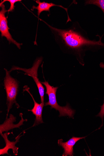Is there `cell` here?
I'll return each mask as SVG.
<instances>
[{"instance_id":"7c38bea8","label":"cell","mask_w":104,"mask_h":156,"mask_svg":"<svg viewBox=\"0 0 104 156\" xmlns=\"http://www.w3.org/2000/svg\"><path fill=\"white\" fill-rule=\"evenodd\" d=\"M21 0H4L0 3V6L2 5L6 2H9L10 4V6L9 9L8 10V13L10 12H13L14 9V4L16 3L19 2H21Z\"/></svg>"},{"instance_id":"3957f363","label":"cell","mask_w":104,"mask_h":156,"mask_svg":"<svg viewBox=\"0 0 104 156\" xmlns=\"http://www.w3.org/2000/svg\"><path fill=\"white\" fill-rule=\"evenodd\" d=\"M6 75L4 80V86L6 90L7 107V113L6 118H8L9 112L12 108L14 104L15 105L17 108L20 106L16 101L17 97L19 90V83L15 79L12 77L10 75L9 72L5 68Z\"/></svg>"},{"instance_id":"30bf717a","label":"cell","mask_w":104,"mask_h":156,"mask_svg":"<svg viewBox=\"0 0 104 156\" xmlns=\"http://www.w3.org/2000/svg\"><path fill=\"white\" fill-rule=\"evenodd\" d=\"M38 4L37 6L34 5L32 7L31 10L34 11V9L38 10V18H39L40 14L43 11L48 12L50 13V9L53 7H58L62 8L64 9L67 13L68 19L66 23L69 21H71L68 15V9L65 8L62 5H56L52 3H48L45 2H41L39 0L35 1Z\"/></svg>"},{"instance_id":"8992f818","label":"cell","mask_w":104,"mask_h":156,"mask_svg":"<svg viewBox=\"0 0 104 156\" xmlns=\"http://www.w3.org/2000/svg\"><path fill=\"white\" fill-rule=\"evenodd\" d=\"M30 88L27 86L23 87V91H27L32 97L34 103V106L33 108L31 110H28V111H31L33 114L36 116L35 121L32 127L38 126L44 122L42 118V113L43 107L44 106V103H41L39 104L37 102L31 93L29 91Z\"/></svg>"},{"instance_id":"4fadbf2b","label":"cell","mask_w":104,"mask_h":156,"mask_svg":"<svg viewBox=\"0 0 104 156\" xmlns=\"http://www.w3.org/2000/svg\"><path fill=\"white\" fill-rule=\"evenodd\" d=\"M97 117H99L101 118L102 120V124L101 127L103 126V120L104 117V103L101 106V110L98 114L96 116Z\"/></svg>"},{"instance_id":"9c48e42d","label":"cell","mask_w":104,"mask_h":156,"mask_svg":"<svg viewBox=\"0 0 104 156\" xmlns=\"http://www.w3.org/2000/svg\"><path fill=\"white\" fill-rule=\"evenodd\" d=\"M86 136L76 137L73 136L66 142H63V139L58 140V144L59 146L62 147L64 149L63 156H73L74 154L73 147L77 142L80 140L84 139Z\"/></svg>"},{"instance_id":"277c9868","label":"cell","mask_w":104,"mask_h":156,"mask_svg":"<svg viewBox=\"0 0 104 156\" xmlns=\"http://www.w3.org/2000/svg\"><path fill=\"white\" fill-rule=\"evenodd\" d=\"M43 58L40 57L37 58L34 62L32 67L29 69L21 68L18 66H13L9 70L10 73L13 70H22L24 72L25 75L32 77L35 82L38 88L41 98V103L44 102V95L45 89L42 83L40 81L38 77V68L42 62Z\"/></svg>"},{"instance_id":"ba28073f","label":"cell","mask_w":104,"mask_h":156,"mask_svg":"<svg viewBox=\"0 0 104 156\" xmlns=\"http://www.w3.org/2000/svg\"><path fill=\"white\" fill-rule=\"evenodd\" d=\"M21 133L16 138L15 141H10L8 139V137L10 133H6L1 134L4 139L6 144L5 147L2 149H0V155L5 154H9L8 151L10 149H12L13 154L16 156L18 154V149L19 148L16 146V145L19 142L20 138L23 135H20Z\"/></svg>"},{"instance_id":"6da1fadb","label":"cell","mask_w":104,"mask_h":156,"mask_svg":"<svg viewBox=\"0 0 104 156\" xmlns=\"http://www.w3.org/2000/svg\"><path fill=\"white\" fill-rule=\"evenodd\" d=\"M38 19L49 27L55 41L62 51L64 53L75 56L79 63L83 66L85 64L84 58L87 51L95 47H104V44L101 41L102 37L99 35L100 39L98 41L90 40L87 32L77 21L73 22L68 28L61 29Z\"/></svg>"},{"instance_id":"7a4b0ae2","label":"cell","mask_w":104,"mask_h":156,"mask_svg":"<svg viewBox=\"0 0 104 156\" xmlns=\"http://www.w3.org/2000/svg\"><path fill=\"white\" fill-rule=\"evenodd\" d=\"M41 83L45 87L46 89V94L48 97L49 101L45 103L44 106L49 105L51 108H54L59 111L60 113L59 117L68 116L69 118H73L75 111L72 109L68 104L65 106H61L58 105L56 97V93L58 87L51 86L48 81L45 80Z\"/></svg>"},{"instance_id":"52a82bcc","label":"cell","mask_w":104,"mask_h":156,"mask_svg":"<svg viewBox=\"0 0 104 156\" xmlns=\"http://www.w3.org/2000/svg\"><path fill=\"white\" fill-rule=\"evenodd\" d=\"M20 116L21 118L20 122L16 124H13V122L16 121V118L12 114H10L9 118H6L4 123L0 125V134H1L4 132H7L10 130L15 128H20L21 126L23 125V122H27V120L24 119L23 117V114L20 113Z\"/></svg>"},{"instance_id":"5bb4252c","label":"cell","mask_w":104,"mask_h":156,"mask_svg":"<svg viewBox=\"0 0 104 156\" xmlns=\"http://www.w3.org/2000/svg\"><path fill=\"white\" fill-rule=\"evenodd\" d=\"M99 66H100V67L101 68L104 69V63H103V62H101L100 63Z\"/></svg>"},{"instance_id":"8fae6325","label":"cell","mask_w":104,"mask_h":156,"mask_svg":"<svg viewBox=\"0 0 104 156\" xmlns=\"http://www.w3.org/2000/svg\"><path fill=\"white\" fill-rule=\"evenodd\" d=\"M84 5H94L100 8L104 14V0H86Z\"/></svg>"},{"instance_id":"5b68a950","label":"cell","mask_w":104,"mask_h":156,"mask_svg":"<svg viewBox=\"0 0 104 156\" xmlns=\"http://www.w3.org/2000/svg\"><path fill=\"white\" fill-rule=\"evenodd\" d=\"M0 7L2 8V10L0 11V32L1 33L2 37H5L9 44H14L20 49L23 44L19 43L14 39L9 30L10 29L8 27L7 19L5 16L6 13L8 12V10L6 9L4 4L0 6Z\"/></svg>"}]
</instances>
